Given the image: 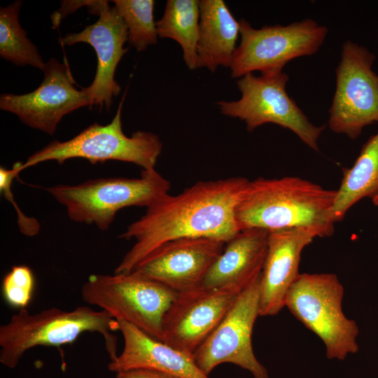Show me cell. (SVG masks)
<instances>
[{"label": "cell", "mask_w": 378, "mask_h": 378, "mask_svg": "<svg viewBox=\"0 0 378 378\" xmlns=\"http://www.w3.org/2000/svg\"><path fill=\"white\" fill-rule=\"evenodd\" d=\"M344 287L332 273L300 274L290 288L285 307L314 332L329 359L344 360L359 349V329L342 310Z\"/></svg>", "instance_id": "obj_5"}, {"label": "cell", "mask_w": 378, "mask_h": 378, "mask_svg": "<svg viewBox=\"0 0 378 378\" xmlns=\"http://www.w3.org/2000/svg\"><path fill=\"white\" fill-rule=\"evenodd\" d=\"M288 80L282 71L262 73L259 76L247 74L237 81L241 94L239 100L216 104L222 114L244 121L248 132L274 123L291 130L311 149L318 152V141L326 125L311 122L288 95Z\"/></svg>", "instance_id": "obj_8"}, {"label": "cell", "mask_w": 378, "mask_h": 378, "mask_svg": "<svg viewBox=\"0 0 378 378\" xmlns=\"http://www.w3.org/2000/svg\"><path fill=\"white\" fill-rule=\"evenodd\" d=\"M128 41L127 26L115 6L108 3L99 15V20L86 26L78 33L68 34L59 39L62 45L86 43L92 46L97 57V67L94 78L87 88H83L90 101V108H110L113 96L120 92L115 80L116 67L127 52L124 44Z\"/></svg>", "instance_id": "obj_15"}, {"label": "cell", "mask_w": 378, "mask_h": 378, "mask_svg": "<svg viewBox=\"0 0 378 378\" xmlns=\"http://www.w3.org/2000/svg\"><path fill=\"white\" fill-rule=\"evenodd\" d=\"M372 200L374 205L378 206V195Z\"/></svg>", "instance_id": "obj_28"}, {"label": "cell", "mask_w": 378, "mask_h": 378, "mask_svg": "<svg viewBox=\"0 0 378 378\" xmlns=\"http://www.w3.org/2000/svg\"><path fill=\"white\" fill-rule=\"evenodd\" d=\"M239 22L241 41L230 66L233 78L255 71H282L289 61L318 52L328 31L326 26L309 18L260 29L253 28L244 19Z\"/></svg>", "instance_id": "obj_9"}, {"label": "cell", "mask_w": 378, "mask_h": 378, "mask_svg": "<svg viewBox=\"0 0 378 378\" xmlns=\"http://www.w3.org/2000/svg\"><path fill=\"white\" fill-rule=\"evenodd\" d=\"M270 232L261 228L240 230L225 244L210 268L202 287L242 292L261 274Z\"/></svg>", "instance_id": "obj_18"}, {"label": "cell", "mask_w": 378, "mask_h": 378, "mask_svg": "<svg viewBox=\"0 0 378 378\" xmlns=\"http://www.w3.org/2000/svg\"><path fill=\"white\" fill-rule=\"evenodd\" d=\"M170 182L155 169L139 178H99L77 185H57L46 190L66 207L69 218L106 230L116 214L128 206H145L169 194Z\"/></svg>", "instance_id": "obj_4"}, {"label": "cell", "mask_w": 378, "mask_h": 378, "mask_svg": "<svg viewBox=\"0 0 378 378\" xmlns=\"http://www.w3.org/2000/svg\"><path fill=\"white\" fill-rule=\"evenodd\" d=\"M44 78L34 91L0 96V108L13 113L27 126L50 135L66 114L84 106L90 101L82 88L78 90L66 62L51 58L46 63Z\"/></svg>", "instance_id": "obj_12"}, {"label": "cell", "mask_w": 378, "mask_h": 378, "mask_svg": "<svg viewBox=\"0 0 378 378\" xmlns=\"http://www.w3.org/2000/svg\"><path fill=\"white\" fill-rule=\"evenodd\" d=\"M125 94L110 123L94 122L68 141H52L22 163V171L46 161L55 160L62 164L72 158L86 159L91 164L118 160L135 164L142 170L155 169L162 149L160 138L145 131L127 136L122 131L121 113Z\"/></svg>", "instance_id": "obj_6"}, {"label": "cell", "mask_w": 378, "mask_h": 378, "mask_svg": "<svg viewBox=\"0 0 378 378\" xmlns=\"http://www.w3.org/2000/svg\"><path fill=\"white\" fill-rule=\"evenodd\" d=\"M374 60V54L365 47L351 41L342 44L328 122L333 132L355 139L365 127L378 122V75L372 69Z\"/></svg>", "instance_id": "obj_10"}, {"label": "cell", "mask_w": 378, "mask_h": 378, "mask_svg": "<svg viewBox=\"0 0 378 378\" xmlns=\"http://www.w3.org/2000/svg\"><path fill=\"white\" fill-rule=\"evenodd\" d=\"M123 19L128 31V42L138 51L156 43L158 31L153 0L112 1Z\"/></svg>", "instance_id": "obj_23"}, {"label": "cell", "mask_w": 378, "mask_h": 378, "mask_svg": "<svg viewBox=\"0 0 378 378\" xmlns=\"http://www.w3.org/2000/svg\"><path fill=\"white\" fill-rule=\"evenodd\" d=\"M320 232L309 227L271 231L260 278L262 316L277 314L284 307L287 293L298 278L301 253Z\"/></svg>", "instance_id": "obj_16"}, {"label": "cell", "mask_w": 378, "mask_h": 378, "mask_svg": "<svg viewBox=\"0 0 378 378\" xmlns=\"http://www.w3.org/2000/svg\"><path fill=\"white\" fill-rule=\"evenodd\" d=\"M378 195V132L363 144L350 168L343 170L330 216L335 224L343 220L349 209L365 197Z\"/></svg>", "instance_id": "obj_20"}, {"label": "cell", "mask_w": 378, "mask_h": 378, "mask_svg": "<svg viewBox=\"0 0 378 378\" xmlns=\"http://www.w3.org/2000/svg\"><path fill=\"white\" fill-rule=\"evenodd\" d=\"M177 294L136 272L91 274L81 287L88 304L162 341V321Z\"/></svg>", "instance_id": "obj_7"}, {"label": "cell", "mask_w": 378, "mask_h": 378, "mask_svg": "<svg viewBox=\"0 0 378 378\" xmlns=\"http://www.w3.org/2000/svg\"><path fill=\"white\" fill-rule=\"evenodd\" d=\"M337 190L326 189L297 176L259 177L248 181L236 209L240 230L261 228L269 232L293 227L318 230L321 237L331 236L330 216Z\"/></svg>", "instance_id": "obj_2"}, {"label": "cell", "mask_w": 378, "mask_h": 378, "mask_svg": "<svg viewBox=\"0 0 378 378\" xmlns=\"http://www.w3.org/2000/svg\"><path fill=\"white\" fill-rule=\"evenodd\" d=\"M34 287L31 270L25 265H15L4 277L2 293L9 305L21 309L29 303Z\"/></svg>", "instance_id": "obj_24"}, {"label": "cell", "mask_w": 378, "mask_h": 378, "mask_svg": "<svg viewBox=\"0 0 378 378\" xmlns=\"http://www.w3.org/2000/svg\"><path fill=\"white\" fill-rule=\"evenodd\" d=\"M21 164V162H16L10 169L0 167V190L7 200H9L16 209L18 223L21 232L24 235L31 237L38 234L40 224L36 218L28 217L22 213L14 201V197L10 190L13 180L22 171Z\"/></svg>", "instance_id": "obj_25"}, {"label": "cell", "mask_w": 378, "mask_h": 378, "mask_svg": "<svg viewBox=\"0 0 378 378\" xmlns=\"http://www.w3.org/2000/svg\"><path fill=\"white\" fill-rule=\"evenodd\" d=\"M118 321L103 310L79 306L65 311L51 307L31 314L19 309L0 326V362L9 368L17 366L22 356L38 346H56L74 342L84 332H97L104 339L110 360L117 356Z\"/></svg>", "instance_id": "obj_3"}, {"label": "cell", "mask_w": 378, "mask_h": 378, "mask_svg": "<svg viewBox=\"0 0 378 378\" xmlns=\"http://www.w3.org/2000/svg\"><path fill=\"white\" fill-rule=\"evenodd\" d=\"M108 1H62L61 7L51 16L52 27H57L61 21L69 13H74L83 6H87L88 11L99 16Z\"/></svg>", "instance_id": "obj_26"}, {"label": "cell", "mask_w": 378, "mask_h": 378, "mask_svg": "<svg viewBox=\"0 0 378 378\" xmlns=\"http://www.w3.org/2000/svg\"><path fill=\"white\" fill-rule=\"evenodd\" d=\"M248 180L241 176L198 181L176 195L167 194L146 207L119 238L135 242L114 273H129L172 240L211 237L227 242L239 231L236 209Z\"/></svg>", "instance_id": "obj_1"}, {"label": "cell", "mask_w": 378, "mask_h": 378, "mask_svg": "<svg viewBox=\"0 0 378 378\" xmlns=\"http://www.w3.org/2000/svg\"><path fill=\"white\" fill-rule=\"evenodd\" d=\"M116 378H179L163 372L146 370L134 369L116 373Z\"/></svg>", "instance_id": "obj_27"}, {"label": "cell", "mask_w": 378, "mask_h": 378, "mask_svg": "<svg viewBox=\"0 0 378 378\" xmlns=\"http://www.w3.org/2000/svg\"><path fill=\"white\" fill-rule=\"evenodd\" d=\"M22 4L18 0L0 9V55L15 65H30L43 71L46 63L19 22Z\"/></svg>", "instance_id": "obj_22"}, {"label": "cell", "mask_w": 378, "mask_h": 378, "mask_svg": "<svg viewBox=\"0 0 378 378\" xmlns=\"http://www.w3.org/2000/svg\"><path fill=\"white\" fill-rule=\"evenodd\" d=\"M239 35V22L223 0L200 1L197 68H230Z\"/></svg>", "instance_id": "obj_19"}, {"label": "cell", "mask_w": 378, "mask_h": 378, "mask_svg": "<svg viewBox=\"0 0 378 378\" xmlns=\"http://www.w3.org/2000/svg\"><path fill=\"white\" fill-rule=\"evenodd\" d=\"M117 321L124 345L120 354L110 360V371L118 373L146 369L179 378H209L198 368L192 356L149 336L126 321Z\"/></svg>", "instance_id": "obj_17"}, {"label": "cell", "mask_w": 378, "mask_h": 378, "mask_svg": "<svg viewBox=\"0 0 378 378\" xmlns=\"http://www.w3.org/2000/svg\"><path fill=\"white\" fill-rule=\"evenodd\" d=\"M239 294L202 286L177 294L163 318L162 342L192 356Z\"/></svg>", "instance_id": "obj_14"}, {"label": "cell", "mask_w": 378, "mask_h": 378, "mask_svg": "<svg viewBox=\"0 0 378 378\" xmlns=\"http://www.w3.org/2000/svg\"><path fill=\"white\" fill-rule=\"evenodd\" d=\"M226 242L211 237H185L161 245L132 271L176 294L202 286Z\"/></svg>", "instance_id": "obj_13"}, {"label": "cell", "mask_w": 378, "mask_h": 378, "mask_svg": "<svg viewBox=\"0 0 378 378\" xmlns=\"http://www.w3.org/2000/svg\"><path fill=\"white\" fill-rule=\"evenodd\" d=\"M200 1L168 0L162 17L156 22L158 36L176 41L190 70L197 68Z\"/></svg>", "instance_id": "obj_21"}, {"label": "cell", "mask_w": 378, "mask_h": 378, "mask_svg": "<svg viewBox=\"0 0 378 378\" xmlns=\"http://www.w3.org/2000/svg\"><path fill=\"white\" fill-rule=\"evenodd\" d=\"M260 276L238 295L220 323L195 351L192 357L206 375L222 363L234 364L253 378H269L267 368L257 359L252 332L259 314Z\"/></svg>", "instance_id": "obj_11"}]
</instances>
